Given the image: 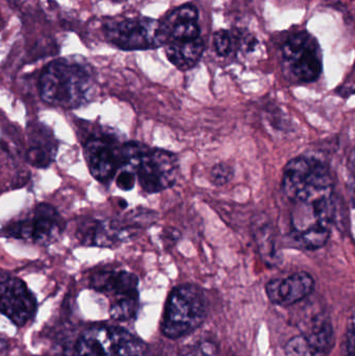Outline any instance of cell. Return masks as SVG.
Masks as SVG:
<instances>
[{
  "instance_id": "1",
  "label": "cell",
  "mask_w": 355,
  "mask_h": 356,
  "mask_svg": "<svg viewBox=\"0 0 355 356\" xmlns=\"http://www.w3.org/2000/svg\"><path fill=\"white\" fill-rule=\"evenodd\" d=\"M38 88L46 104L74 110L91 102L95 93V73L83 58H58L43 69Z\"/></svg>"
},
{
  "instance_id": "2",
  "label": "cell",
  "mask_w": 355,
  "mask_h": 356,
  "mask_svg": "<svg viewBox=\"0 0 355 356\" xmlns=\"http://www.w3.org/2000/svg\"><path fill=\"white\" fill-rule=\"evenodd\" d=\"M281 190L292 204L335 196L329 166L320 159L311 156H297L286 165Z\"/></svg>"
},
{
  "instance_id": "3",
  "label": "cell",
  "mask_w": 355,
  "mask_h": 356,
  "mask_svg": "<svg viewBox=\"0 0 355 356\" xmlns=\"http://www.w3.org/2000/svg\"><path fill=\"white\" fill-rule=\"evenodd\" d=\"M208 313L204 291L196 284H181L167 299L160 330L167 338L176 340L197 330Z\"/></svg>"
},
{
  "instance_id": "4",
  "label": "cell",
  "mask_w": 355,
  "mask_h": 356,
  "mask_svg": "<svg viewBox=\"0 0 355 356\" xmlns=\"http://www.w3.org/2000/svg\"><path fill=\"white\" fill-rule=\"evenodd\" d=\"M336 209L335 196L293 204L290 225L295 242L306 250H317L325 246L331 238Z\"/></svg>"
},
{
  "instance_id": "5",
  "label": "cell",
  "mask_w": 355,
  "mask_h": 356,
  "mask_svg": "<svg viewBox=\"0 0 355 356\" xmlns=\"http://www.w3.org/2000/svg\"><path fill=\"white\" fill-rule=\"evenodd\" d=\"M63 230L64 221L56 207L48 203H40L25 217L3 226L2 236L49 246L58 240Z\"/></svg>"
},
{
  "instance_id": "6",
  "label": "cell",
  "mask_w": 355,
  "mask_h": 356,
  "mask_svg": "<svg viewBox=\"0 0 355 356\" xmlns=\"http://www.w3.org/2000/svg\"><path fill=\"white\" fill-rule=\"evenodd\" d=\"M77 356H145V345L127 330L115 326H93L75 346Z\"/></svg>"
},
{
  "instance_id": "7",
  "label": "cell",
  "mask_w": 355,
  "mask_h": 356,
  "mask_svg": "<svg viewBox=\"0 0 355 356\" xmlns=\"http://www.w3.org/2000/svg\"><path fill=\"white\" fill-rule=\"evenodd\" d=\"M283 69L297 83H313L323 70L318 41L306 31L292 35L281 48Z\"/></svg>"
},
{
  "instance_id": "8",
  "label": "cell",
  "mask_w": 355,
  "mask_h": 356,
  "mask_svg": "<svg viewBox=\"0 0 355 356\" xmlns=\"http://www.w3.org/2000/svg\"><path fill=\"white\" fill-rule=\"evenodd\" d=\"M104 33L110 44L129 51L154 49L168 42L160 21L146 17L108 23Z\"/></svg>"
},
{
  "instance_id": "9",
  "label": "cell",
  "mask_w": 355,
  "mask_h": 356,
  "mask_svg": "<svg viewBox=\"0 0 355 356\" xmlns=\"http://www.w3.org/2000/svg\"><path fill=\"white\" fill-rule=\"evenodd\" d=\"M123 144L120 138L108 129L96 131L83 143L88 168L100 184H110L118 175L122 166Z\"/></svg>"
},
{
  "instance_id": "10",
  "label": "cell",
  "mask_w": 355,
  "mask_h": 356,
  "mask_svg": "<svg viewBox=\"0 0 355 356\" xmlns=\"http://www.w3.org/2000/svg\"><path fill=\"white\" fill-rule=\"evenodd\" d=\"M179 175L176 154L162 148H148L137 171L140 186L147 194L168 190L176 182Z\"/></svg>"
},
{
  "instance_id": "11",
  "label": "cell",
  "mask_w": 355,
  "mask_h": 356,
  "mask_svg": "<svg viewBox=\"0 0 355 356\" xmlns=\"http://www.w3.org/2000/svg\"><path fill=\"white\" fill-rule=\"evenodd\" d=\"M139 225L120 220L83 218L76 226V238L87 246L114 247L133 238Z\"/></svg>"
},
{
  "instance_id": "12",
  "label": "cell",
  "mask_w": 355,
  "mask_h": 356,
  "mask_svg": "<svg viewBox=\"0 0 355 356\" xmlns=\"http://www.w3.org/2000/svg\"><path fill=\"white\" fill-rule=\"evenodd\" d=\"M0 294L1 313L17 326L25 325L35 317L37 300L20 278L2 272Z\"/></svg>"
},
{
  "instance_id": "13",
  "label": "cell",
  "mask_w": 355,
  "mask_h": 356,
  "mask_svg": "<svg viewBox=\"0 0 355 356\" xmlns=\"http://www.w3.org/2000/svg\"><path fill=\"white\" fill-rule=\"evenodd\" d=\"M315 280L306 271L296 272L285 278H275L266 284V294L273 305L291 307L310 296Z\"/></svg>"
},
{
  "instance_id": "14",
  "label": "cell",
  "mask_w": 355,
  "mask_h": 356,
  "mask_svg": "<svg viewBox=\"0 0 355 356\" xmlns=\"http://www.w3.org/2000/svg\"><path fill=\"white\" fill-rule=\"evenodd\" d=\"M139 278L131 272L106 270L94 274L91 280V288L106 294L114 301L139 297Z\"/></svg>"
},
{
  "instance_id": "15",
  "label": "cell",
  "mask_w": 355,
  "mask_h": 356,
  "mask_svg": "<svg viewBox=\"0 0 355 356\" xmlns=\"http://www.w3.org/2000/svg\"><path fill=\"white\" fill-rule=\"evenodd\" d=\"M26 160L31 166L46 169L51 165L58 152V140L49 127L39 122L27 127Z\"/></svg>"
},
{
  "instance_id": "16",
  "label": "cell",
  "mask_w": 355,
  "mask_h": 356,
  "mask_svg": "<svg viewBox=\"0 0 355 356\" xmlns=\"http://www.w3.org/2000/svg\"><path fill=\"white\" fill-rule=\"evenodd\" d=\"M165 46L169 62L181 71L195 67L204 52L201 38L191 41H169Z\"/></svg>"
},
{
  "instance_id": "17",
  "label": "cell",
  "mask_w": 355,
  "mask_h": 356,
  "mask_svg": "<svg viewBox=\"0 0 355 356\" xmlns=\"http://www.w3.org/2000/svg\"><path fill=\"white\" fill-rule=\"evenodd\" d=\"M312 347L315 356H327L335 345V330L329 319L315 320L312 330L304 334Z\"/></svg>"
},
{
  "instance_id": "18",
  "label": "cell",
  "mask_w": 355,
  "mask_h": 356,
  "mask_svg": "<svg viewBox=\"0 0 355 356\" xmlns=\"http://www.w3.org/2000/svg\"><path fill=\"white\" fill-rule=\"evenodd\" d=\"M254 238L256 244L262 253L263 259L266 263H275L276 250H275L274 236H273L272 227L267 220L260 219L254 225Z\"/></svg>"
},
{
  "instance_id": "19",
  "label": "cell",
  "mask_w": 355,
  "mask_h": 356,
  "mask_svg": "<svg viewBox=\"0 0 355 356\" xmlns=\"http://www.w3.org/2000/svg\"><path fill=\"white\" fill-rule=\"evenodd\" d=\"M139 309V297L122 299L110 303V317L117 321H127L137 315Z\"/></svg>"
},
{
  "instance_id": "20",
  "label": "cell",
  "mask_w": 355,
  "mask_h": 356,
  "mask_svg": "<svg viewBox=\"0 0 355 356\" xmlns=\"http://www.w3.org/2000/svg\"><path fill=\"white\" fill-rule=\"evenodd\" d=\"M237 38L231 33V31H217L214 35V46L217 54L223 58L231 56L237 50Z\"/></svg>"
},
{
  "instance_id": "21",
  "label": "cell",
  "mask_w": 355,
  "mask_h": 356,
  "mask_svg": "<svg viewBox=\"0 0 355 356\" xmlns=\"http://www.w3.org/2000/svg\"><path fill=\"white\" fill-rule=\"evenodd\" d=\"M286 356H315L304 334L293 337L285 346Z\"/></svg>"
},
{
  "instance_id": "22",
  "label": "cell",
  "mask_w": 355,
  "mask_h": 356,
  "mask_svg": "<svg viewBox=\"0 0 355 356\" xmlns=\"http://www.w3.org/2000/svg\"><path fill=\"white\" fill-rule=\"evenodd\" d=\"M235 171L231 166L225 163H219L213 167L210 173V179L217 186H224L233 179Z\"/></svg>"
},
{
  "instance_id": "23",
  "label": "cell",
  "mask_w": 355,
  "mask_h": 356,
  "mask_svg": "<svg viewBox=\"0 0 355 356\" xmlns=\"http://www.w3.org/2000/svg\"><path fill=\"white\" fill-rule=\"evenodd\" d=\"M342 356H355V327H350L346 332Z\"/></svg>"
},
{
  "instance_id": "24",
  "label": "cell",
  "mask_w": 355,
  "mask_h": 356,
  "mask_svg": "<svg viewBox=\"0 0 355 356\" xmlns=\"http://www.w3.org/2000/svg\"><path fill=\"white\" fill-rule=\"evenodd\" d=\"M352 204H354V207H355V188L354 190V194H352Z\"/></svg>"
}]
</instances>
